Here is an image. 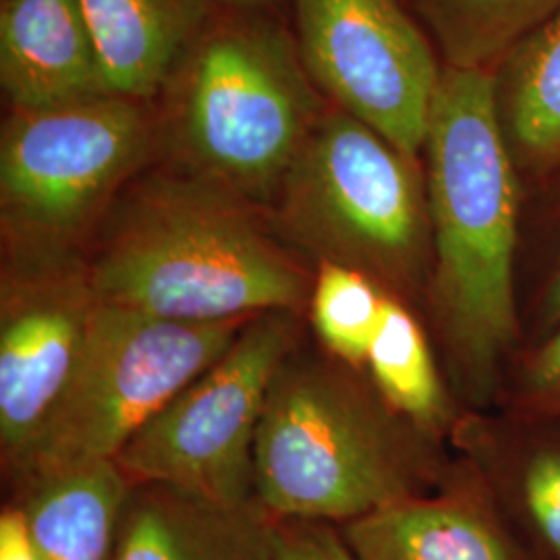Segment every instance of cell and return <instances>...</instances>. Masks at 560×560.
<instances>
[{
	"label": "cell",
	"instance_id": "7a4b0ae2",
	"mask_svg": "<svg viewBox=\"0 0 560 560\" xmlns=\"http://www.w3.org/2000/svg\"><path fill=\"white\" fill-rule=\"evenodd\" d=\"M432 235L430 295L455 372L486 393L515 337L517 166L490 69H442L421 148Z\"/></svg>",
	"mask_w": 560,
	"mask_h": 560
},
{
	"label": "cell",
	"instance_id": "30bf717a",
	"mask_svg": "<svg viewBox=\"0 0 560 560\" xmlns=\"http://www.w3.org/2000/svg\"><path fill=\"white\" fill-rule=\"evenodd\" d=\"M98 303L85 256L2 261L0 455L7 474L71 378Z\"/></svg>",
	"mask_w": 560,
	"mask_h": 560
},
{
	"label": "cell",
	"instance_id": "603a6c76",
	"mask_svg": "<svg viewBox=\"0 0 560 560\" xmlns=\"http://www.w3.org/2000/svg\"><path fill=\"white\" fill-rule=\"evenodd\" d=\"M0 560H40L15 502L7 504L0 513Z\"/></svg>",
	"mask_w": 560,
	"mask_h": 560
},
{
	"label": "cell",
	"instance_id": "3957f363",
	"mask_svg": "<svg viewBox=\"0 0 560 560\" xmlns=\"http://www.w3.org/2000/svg\"><path fill=\"white\" fill-rule=\"evenodd\" d=\"M423 436L363 370L303 340L266 397L254 497L277 520L345 525L421 494L430 471Z\"/></svg>",
	"mask_w": 560,
	"mask_h": 560
},
{
	"label": "cell",
	"instance_id": "9c48e42d",
	"mask_svg": "<svg viewBox=\"0 0 560 560\" xmlns=\"http://www.w3.org/2000/svg\"><path fill=\"white\" fill-rule=\"evenodd\" d=\"M295 42L324 101L420 161L442 65L399 0H298Z\"/></svg>",
	"mask_w": 560,
	"mask_h": 560
},
{
	"label": "cell",
	"instance_id": "9a60e30c",
	"mask_svg": "<svg viewBox=\"0 0 560 560\" xmlns=\"http://www.w3.org/2000/svg\"><path fill=\"white\" fill-rule=\"evenodd\" d=\"M136 483L115 459L25 481L15 502L40 560H110Z\"/></svg>",
	"mask_w": 560,
	"mask_h": 560
},
{
	"label": "cell",
	"instance_id": "ac0fdd59",
	"mask_svg": "<svg viewBox=\"0 0 560 560\" xmlns=\"http://www.w3.org/2000/svg\"><path fill=\"white\" fill-rule=\"evenodd\" d=\"M442 65L492 69L502 55L560 11V0H416Z\"/></svg>",
	"mask_w": 560,
	"mask_h": 560
},
{
	"label": "cell",
	"instance_id": "cb8c5ba5",
	"mask_svg": "<svg viewBox=\"0 0 560 560\" xmlns=\"http://www.w3.org/2000/svg\"><path fill=\"white\" fill-rule=\"evenodd\" d=\"M546 320L560 322V270L546 298Z\"/></svg>",
	"mask_w": 560,
	"mask_h": 560
},
{
	"label": "cell",
	"instance_id": "ffe728a7",
	"mask_svg": "<svg viewBox=\"0 0 560 560\" xmlns=\"http://www.w3.org/2000/svg\"><path fill=\"white\" fill-rule=\"evenodd\" d=\"M523 497L541 540L560 560V451H544L527 463Z\"/></svg>",
	"mask_w": 560,
	"mask_h": 560
},
{
	"label": "cell",
	"instance_id": "d6986e66",
	"mask_svg": "<svg viewBox=\"0 0 560 560\" xmlns=\"http://www.w3.org/2000/svg\"><path fill=\"white\" fill-rule=\"evenodd\" d=\"M386 293L376 280L330 261L316 264L307 307L312 330L324 351L358 370H365L376 337Z\"/></svg>",
	"mask_w": 560,
	"mask_h": 560
},
{
	"label": "cell",
	"instance_id": "8992f818",
	"mask_svg": "<svg viewBox=\"0 0 560 560\" xmlns=\"http://www.w3.org/2000/svg\"><path fill=\"white\" fill-rule=\"evenodd\" d=\"M268 214L280 237L314 266L358 270L390 295L432 275L420 161L330 102Z\"/></svg>",
	"mask_w": 560,
	"mask_h": 560
},
{
	"label": "cell",
	"instance_id": "52a82bcc",
	"mask_svg": "<svg viewBox=\"0 0 560 560\" xmlns=\"http://www.w3.org/2000/svg\"><path fill=\"white\" fill-rule=\"evenodd\" d=\"M249 320H166L98 303L71 378L9 478L18 483L115 459L240 337Z\"/></svg>",
	"mask_w": 560,
	"mask_h": 560
},
{
	"label": "cell",
	"instance_id": "44dd1931",
	"mask_svg": "<svg viewBox=\"0 0 560 560\" xmlns=\"http://www.w3.org/2000/svg\"><path fill=\"white\" fill-rule=\"evenodd\" d=\"M275 521L279 560H361L335 523L277 517Z\"/></svg>",
	"mask_w": 560,
	"mask_h": 560
},
{
	"label": "cell",
	"instance_id": "7c38bea8",
	"mask_svg": "<svg viewBox=\"0 0 560 560\" xmlns=\"http://www.w3.org/2000/svg\"><path fill=\"white\" fill-rule=\"evenodd\" d=\"M0 85L9 110L108 92L80 0L0 2Z\"/></svg>",
	"mask_w": 560,
	"mask_h": 560
},
{
	"label": "cell",
	"instance_id": "277c9868",
	"mask_svg": "<svg viewBox=\"0 0 560 560\" xmlns=\"http://www.w3.org/2000/svg\"><path fill=\"white\" fill-rule=\"evenodd\" d=\"M156 106L161 161L268 210L328 102L279 21L219 7Z\"/></svg>",
	"mask_w": 560,
	"mask_h": 560
},
{
	"label": "cell",
	"instance_id": "5b68a950",
	"mask_svg": "<svg viewBox=\"0 0 560 560\" xmlns=\"http://www.w3.org/2000/svg\"><path fill=\"white\" fill-rule=\"evenodd\" d=\"M159 159L156 102L101 92L9 110L0 136L2 261L85 256L125 187Z\"/></svg>",
	"mask_w": 560,
	"mask_h": 560
},
{
	"label": "cell",
	"instance_id": "8fae6325",
	"mask_svg": "<svg viewBox=\"0 0 560 560\" xmlns=\"http://www.w3.org/2000/svg\"><path fill=\"white\" fill-rule=\"evenodd\" d=\"M110 560H279L277 521L258 501L231 504L138 483Z\"/></svg>",
	"mask_w": 560,
	"mask_h": 560
},
{
	"label": "cell",
	"instance_id": "e0dca14e",
	"mask_svg": "<svg viewBox=\"0 0 560 560\" xmlns=\"http://www.w3.org/2000/svg\"><path fill=\"white\" fill-rule=\"evenodd\" d=\"M365 368L382 399L423 434L439 432L448 421V402L420 322L395 295H386Z\"/></svg>",
	"mask_w": 560,
	"mask_h": 560
},
{
	"label": "cell",
	"instance_id": "4fadbf2b",
	"mask_svg": "<svg viewBox=\"0 0 560 560\" xmlns=\"http://www.w3.org/2000/svg\"><path fill=\"white\" fill-rule=\"evenodd\" d=\"M108 92L156 102L217 0H80Z\"/></svg>",
	"mask_w": 560,
	"mask_h": 560
},
{
	"label": "cell",
	"instance_id": "2e32d148",
	"mask_svg": "<svg viewBox=\"0 0 560 560\" xmlns=\"http://www.w3.org/2000/svg\"><path fill=\"white\" fill-rule=\"evenodd\" d=\"M502 136L517 171L560 164V11L515 42L490 69Z\"/></svg>",
	"mask_w": 560,
	"mask_h": 560
},
{
	"label": "cell",
	"instance_id": "ba28073f",
	"mask_svg": "<svg viewBox=\"0 0 560 560\" xmlns=\"http://www.w3.org/2000/svg\"><path fill=\"white\" fill-rule=\"evenodd\" d=\"M305 340V318L268 312L148 421L115 457L138 483H164L212 501H256L254 448L268 390Z\"/></svg>",
	"mask_w": 560,
	"mask_h": 560
},
{
	"label": "cell",
	"instance_id": "6da1fadb",
	"mask_svg": "<svg viewBox=\"0 0 560 560\" xmlns=\"http://www.w3.org/2000/svg\"><path fill=\"white\" fill-rule=\"evenodd\" d=\"M85 264L104 305L194 324L307 318L316 277L266 208L161 159L113 203Z\"/></svg>",
	"mask_w": 560,
	"mask_h": 560
},
{
	"label": "cell",
	"instance_id": "5bb4252c",
	"mask_svg": "<svg viewBox=\"0 0 560 560\" xmlns=\"http://www.w3.org/2000/svg\"><path fill=\"white\" fill-rule=\"evenodd\" d=\"M340 532L361 560H525L494 513L465 490L416 494Z\"/></svg>",
	"mask_w": 560,
	"mask_h": 560
},
{
	"label": "cell",
	"instance_id": "7402d4cb",
	"mask_svg": "<svg viewBox=\"0 0 560 560\" xmlns=\"http://www.w3.org/2000/svg\"><path fill=\"white\" fill-rule=\"evenodd\" d=\"M525 382L536 399L560 405V330L529 361Z\"/></svg>",
	"mask_w": 560,
	"mask_h": 560
}]
</instances>
